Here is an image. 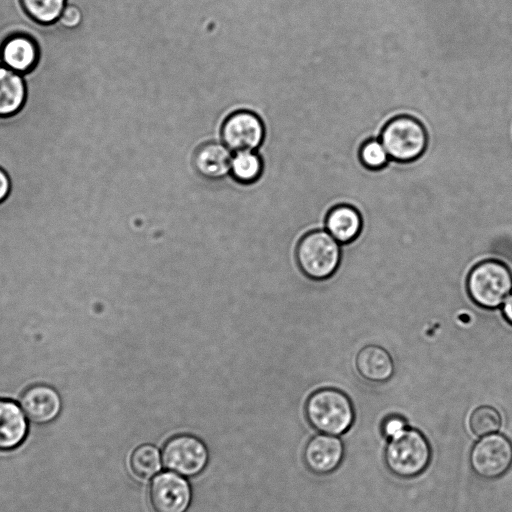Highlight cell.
I'll list each match as a JSON object with an SVG mask.
<instances>
[{
	"instance_id": "obj_1",
	"label": "cell",
	"mask_w": 512,
	"mask_h": 512,
	"mask_svg": "<svg viewBox=\"0 0 512 512\" xmlns=\"http://www.w3.org/2000/svg\"><path fill=\"white\" fill-rule=\"evenodd\" d=\"M305 413L315 429L329 435L344 433L354 420V409L349 397L335 388L313 392L306 401Z\"/></svg>"
},
{
	"instance_id": "obj_2",
	"label": "cell",
	"mask_w": 512,
	"mask_h": 512,
	"mask_svg": "<svg viewBox=\"0 0 512 512\" xmlns=\"http://www.w3.org/2000/svg\"><path fill=\"white\" fill-rule=\"evenodd\" d=\"M380 141L390 159L398 163H411L423 155L428 144L424 125L410 115L391 118L380 132Z\"/></svg>"
},
{
	"instance_id": "obj_3",
	"label": "cell",
	"mask_w": 512,
	"mask_h": 512,
	"mask_svg": "<svg viewBox=\"0 0 512 512\" xmlns=\"http://www.w3.org/2000/svg\"><path fill=\"white\" fill-rule=\"evenodd\" d=\"M300 270L309 278L323 280L330 277L340 263L338 241L325 230H313L301 237L296 251Z\"/></svg>"
},
{
	"instance_id": "obj_4",
	"label": "cell",
	"mask_w": 512,
	"mask_h": 512,
	"mask_svg": "<svg viewBox=\"0 0 512 512\" xmlns=\"http://www.w3.org/2000/svg\"><path fill=\"white\" fill-rule=\"evenodd\" d=\"M467 290L470 298L480 307L497 308L512 291V273L500 261H482L470 271Z\"/></svg>"
},
{
	"instance_id": "obj_5",
	"label": "cell",
	"mask_w": 512,
	"mask_h": 512,
	"mask_svg": "<svg viewBox=\"0 0 512 512\" xmlns=\"http://www.w3.org/2000/svg\"><path fill=\"white\" fill-rule=\"evenodd\" d=\"M431 448L425 436L415 429H405L390 439L385 450V462L396 476L411 478L429 465Z\"/></svg>"
},
{
	"instance_id": "obj_6",
	"label": "cell",
	"mask_w": 512,
	"mask_h": 512,
	"mask_svg": "<svg viewBox=\"0 0 512 512\" xmlns=\"http://www.w3.org/2000/svg\"><path fill=\"white\" fill-rule=\"evenodd\" d=\"M473 472L483 479H496L512 465V444L501 434L483 436L471 449Z\"/></svg>"
},
{
	"instance_id": "obj_7",
	"label": "cell",
	"mask_w": 512,
	"mask_h": 512,
	"mask_svg": "<svg viewBox=\"0 0 512 512\" xmlns=\"http://www.w3.org/2000/svg\"><path fill=\"white\" fill-rule=\"evenodd\" d=\"M162 458L168 470L184 476H194L206 466L208 451L198 438L181 434L166 442Z\"/></svg>"
},
{
	"instance_id": "obj_8",
	"label": "cell",
	"mask_w": 512,
	"mask_h": 512,
	"mask_svg": "<svg viewBox=\"0 0 512 512\" xmlns=\"http://www.w3.org/2000/svg\"><path fill=\"white\" fill-rule=\"evenodd\" d=\"M221 136L228 149L236 152L251 151L257 148L263 140V123L252 112L237 111L225 120Z\"/></svg>"
},
{
	"instance_id": "obj_9",
	"label": "cell",
	"mask_w": 512,
	"mask_h": 512,
	"mask_svg": "<svg viewBox=\"0 0 512 512\" xmlns=\"http://www.w3.org/2000/svg\"><path fill=\"white\" fill-rule=\"evenodd\" d=\"M191 500L188 482L172 472L157 475L150 487V501L156 512H185Z\"/></svg>"
},
{
	"instance_id": "obj_10",
	"label": "cell",
	"mask_w": 512,
	"mask_h": 512,
	"mask_svg": "<svg viewBox=\"0 0 512 512\" xmlns=\"http://www.w3.org/2000/svg\"><path fill=\"white\" fill-rule=\"evenodd\" d=\"M41 50L38 41L27 33H14L4 39L0 46L1 65L25 77L38 66Z\"/></svg>"
},
{
	"instance_id": "obj_11",
	"label": "cell",
	"mask_w": 512,
	"mask_h": 512,
	"mask_svg": "<svg viewBox=\"0 0 512 512\" xmlns=\"http://www.w3.org/2000/svg\"><path fill=\"white\" fill-rule=\"evenodd\" d=\"M343 453L344 447L339 438L319 434L308 441L304 449V461L312 472L328 474L340 465Z\"/></svg>"
},
{
	"instance_id": "obj_12",
	"label": "cell",
	"mask_w": 512,
	"mask_h": 512,
	"mask_svg": "<svg viewBox=\"0 0 512 512\" xmlns=\"http://www.w3.org/2000/svg\"><path fill=\"white\" fill-rule=\"evenodd\" d=\"M27 417L35 423H48L55 419L61 410L59 394L46 385H36L27 389L20 400Z\"/></svg>"
},
{
	"instance_id": "obj_13",
	"label": "cell",
	"mask_w": 512,
	"mask_h": 512,
	"mask_svg": "<svg viewBox=\"0 0 512 512\" xmlns=\"http://www.w3.org/2000/svg\"><path fill=\"white\" fill-rule=\"evenodd\" d=\"M27 98L25 76L0 65V118L18 115L25 107Z\"/></svg>"
},
{
	"instance_id": "obj_14",
	"label": "cell",
	"mask_w": 512,
	"mask_h": 512,
	"mask_svg": "<svg viewBox=\"0 0 512 512\" xmlns=\"http://www.w3.org/2000/svg\"><path fill=\"white\" fill-rule=\"evenodd\" d=\"M28 423L17 403L0 399V451L15 449L27 436Z\"/></svg>"
},
{
	"instance_id": "obj_15",
	"label": "cell",
	"mask_w": 512,
	"mask_h": 512,
	"mask_svg": "<svg viewBox=\"0 0 512 512\" xmlns=\"http://www.w3.org/2000/svg\"><path fill=\"white\" fill-rule=\"evenodd\" d=\"M231 160L230 151L226 146L208 142L195 151L193 166L201 176L215 180L224 177L230 171Z\"/></svg>"
},
{
	"instance_id": "obj_16",
	"label": "cell",
	"mask_w": 512,
	"mask_h": 512,
	"mask_svg": "<svg viewBox=\"0 0 512 512\" xmlns=\"http://www.w3.org/2000/svg\"><path fill=\"white\" fill-rule=\"evenodd\" d=\"M355 364L360 375L372 382H385L394 372L392 357L378 345H367L360 349Z\"/></svg>"
},
{
	"instance_id": "obj_17",
	"label": "cell",
	"mask_w": 512,
	"mask_h": 512,
	"mask_svg": "<svg viewBox=\"0 0 512 512\" xmlns=\"http://www.w3.org/2000/svg\"><path fill=\"white\" fill-rule=\"evenodd\" d=\"M325 225L327 231L339 243H349L359 235L362 228V217L355 207L349 204H339L329 210Z\"/></svg>"
},
{
	"instance_id": "obj_18",
	"label": "cell",
	"mask_w": 512,
	"mask_h": 512,
	"mask_svg": "<svg viewBox=\"0 0 512 512\" xmlns=\"http://www.w3.org/2000/svg\"><path fill=\"white\" fill-rule=\"evenodd\" d=\"M27 16L41 25H53L58 22L68 0H20Z\"/></svg>"
},
{
	"instance_id": "obj_19",
	"label": "cell",
	"mask_w": 512,
	"mask_h": 512,
	"mask_svg": "<svg viewBox=\"0 0 512 512\" xmlns=\"http://www.w3.org/2000/svg\"><path fill=\"white\" fill-rule=\"evenodd\" d=\"M261 158L252 151H238L231 160V173L238 182L249 184L255 182L262 173Z\"/></svg>"
},
{
	"instance_id": "obj_20",
	"label": "cell",
	"mask_w": 512,
	"mask_h": 512,
	"mask_svg": "<svg viewBox=\"0 0 512 512\" xmlns=\"http://www.w3.org/2000/svg\"><path fill=\"white\" fill-rule=\"evenodd\" d=\"M130 465L136 476L144 479L150 478L161 468L160 453L153 445H141L132 453Z\"/></svg>"
},
{
	"instance_id": "obj_21",
	"label": "cell",
	"mask_w": 512,
	"mask_h": 512,
	"mask_svg": "<svg viewBox=\"0 0 512 512\" xmlns=\"http://www.w3.org/2000/svg\"><path fill=\"white\" fill-rule=\"evenodd\" d=\"M500 424L499 412L488 405L476 408L469 418L470 429L477 436H485L497 431Z\"/></svg>"
},
{
	"instance_id": "obj_22",
	"label": "cell",
	"mask_w": 512,
	"mask_h": 512,
	"mask_svg": "<svg viewBox=\"0 0 512 512\" xmlns=\"http://www.w3.org/2000/svg\"><path fill=\"white\" fill-rule=\"evenodd\" d=\"M359 160L366 169L379 171L387 166L390 157L380 140L368 139L359 149Z\"/></svg>"
},
{
	"instance_id": "obj_23",
	"label": "cell",
	"mask_w": 512,
	"mask_h": 512,
	"mask_svg": "<svg viewBox=\"0 0 512 512\" xmlns=\"http://www.w3.org/2000/svg\"><path fill=\"white\" fill-rule=\"evenodd\" d=\"M58 21L67 29H77L84 23L83 13L78 6L67 4Z\"/></svg>"
},
{
	"instance_id": "obj_24",
	"label": "cell",
	"mask_w": 512,
	"mask_h": 512,
	"mask_svg": "<svg viewBox=\"0 0 512 512\" xmlns=\"http://www.w3.org/2000/svg\"><path fill=\"white\" fill-rule=\"evenodd\" d=\"M407 429L406 421L400 416H389L382 424V432L388 439H392Z\"/></svg>"
},
{
	"instance_id": "obj_25",
	"label": "cell",
	"mask_w": 512,
	"mask_h": 512,
	"mask_svg": "<svg viewBox=\"0 0 512 512\" xmlns=\"http://www.w3.org/2000/svg\"><path fill=\"white\" fill-rule=\"evenodd\" d=\"M12 183L8 173L0 167V204L11 194Z\"/></svg>"
},
{
	"instance_id": "obj_26",
	"label": "cell",
	"mask_w": 512,
	"mask_h": 512,
	"mask_svg": "<svg viewBox=\"0 0 512 512\" xmlns=\"http://www.w3.org/2000/svg\"><path fill=\"white\" fill-rule=\"evenodd\" d=\"M502 313L506 320L512 324V293H510L503 302Z\"/></svg>"
}]
</instances>
